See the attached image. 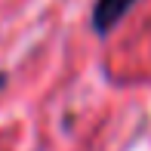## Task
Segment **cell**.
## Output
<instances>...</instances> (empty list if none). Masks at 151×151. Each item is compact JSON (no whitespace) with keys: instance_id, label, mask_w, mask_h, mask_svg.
Listing matches in <instances>:
<instances>
[{"instance_id":"obj_1","label":"cell","mask_w":151,"mask_h":151,"mask_svg":"<svg viewBox=\"0 0 151 151\" xmlns=\"http://www.w3.org/2000/svg\"><path fill=\"white\" fill-rule=\"evenodd\" d=\"M136 0H96V9H93V28L99 34H108L114 25L120 22L123 16L129 12Z\"/></svg>"}]
</instances>
